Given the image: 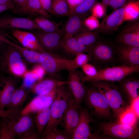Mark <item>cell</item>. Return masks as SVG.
I'll use <instances>...</instances> for the list:
<instances>
[{"label":"cell","instance_id":"cell-1","mask_svg":"<svg viewBox=\"0 0 139 139\" xmlns=\"http://www.w3.org/2000/svg\"><path fill=\"white\" fill-rule=\"evenodd\" d=\"M7 45L0 54V71L13 77H22L28 70L22 57L14 47Z\"/></svg>","mask_w":139,"mask_h":139},{"label":"cell","instance_id":"cell-2","mask_svg":"<svg viewBox=\"0 0 139 139\" xmlns=\"http://www.w3.org/2000/svg\"><path fill=\"white\" fill-rule=\"evenodd\" d=\"M92 84L106 98L115 117L119 118L129 107L118 87L110 82L98 81L92 82Z\"/></svg>","mask_w":139,"mask_h":139},{"label":"cell","instance_id":"cell-3","mask_svg":"<svg viewBox=\"0 0 139 139\" xmlns=\"http://www.w3.org/2000/svg\"><path fill=\"white\" fill-rule=\"evenodd\" d=\"M65 85L60 86L56 90L55 97L50 106V119L42 134L57 127L62 120L69 100L72 97Z\"/></svg>","mask_w":139,"mask_h":139},{"label":"cell","instance_id":"cell-4","mask_svg":"<svg viewBox=\"0 0 139 139\" xmlns=\"http://www.w3.org/2000/svg\"><path fill=\"white\" fill-rule=\"evenodd\" d=\"M139 66H133L126 65L109 67L98 71L96 75L92 77L86 76L82 78L84 82H91L100 81L110 82L121 81L128 76L138 71Z\"/></svg>","mask_w":139,"mask_h":139},{"label":"cell","instance_id":"cell-5","mask_svg":"<svg viewBox=\"0 0 139 139\" xmlns=\"http://www.w3.org/2000/svg\"><path fill=\"white\" fill-rule=\"evenodd\" d=\"M87 91L84 99L91 114L100 118L109 117L111 115V110L105 96L95 88Z\"/></svg>","mask_w":139,"mask_h":139},{"label":"cell","instance_id":"cell-6","mask_svg":"<svg viewBox=\"0 0 139 139\" xmlns=\"http://www.w3.org/2000/svg\"><path fill=\"white\" fill-rule=\"evenodd\" d=\"M99 131L103 135L119 139L139 138V131L136 126H131L123 124L118 120L114 122L103 123Z\"/></svg>","mask_w":139,"mask_h":139},{"label":"cell","instance_id":"cell-7","mask_svg":"<svg viewBox=\"0 0 139 139\" xmlns=\"http://www.w3.org/2000/svg\"><path fill=\"white\" fill-rule=\"evenodd\" d=\"M40 64L46 73L50 75L55 74L62 70L68 71L76 69L73 59L60 57L45 51L40 52Z\"/></svg>","mask_w":139,"mask_h":139},{"label":"cell","instance_id":"cell-8","mask_svg":"<svg viewBox=\"0 0 139 139\" xmlns=\"http://www.w3.org/2000/svg\"><path fill=\"white\" fill-rule=\"evenodd\" d=\"M90 117L88 108H81L77 125L71 139H89L103 138L102 136L98 133H92V129L90 125Z\"/></svg>","mask_w":139,"mask_h":139},{"label":"cell","instance_id":"cell-9","mask_svg":"<svg viewBox=\"0 0 139 139\" xmlns=\"http://www.w3.org/2000/svg\"><path fill=\"white\" fill-rule=\"evenodd\" d=\"M81 108V106L78 105L72 97L69 100L62 120L63 121L64 130L70 139L77 125Z\"/></svg>","mask_w":139,"mask_h":139},{"label":"cell","instance_id":"cell-10","mask_svg":"<svg viewBox=\"0 0 139 139\" xmlns=\"http://www.w3.org/2000/svg\"><path fill=\"white\" fill-rule=\"evenodd\" d=\"M56 90L48 94L37 95L21 109L20 116L36 114L43 109L50 107L55 97Z\"/></svg>","mask_w":139,"mask_h":139},{"label":"cell","instance_id":"cell-11","mask_svg":"<svg viewBox=\"0 0 139 139\" xmlns=\"http://www.w3.org/2000/svg\"><path fill=\"white\" fill-rule=\"evenodd\" d=\"M68 72L67 84L68 85L73 99L81 106L85 97L87 90L82 81L81 77L75 70Z\"/></svg>","mask_w":139,"mask_h":139},{"label":"cell","instance_id":"cell-12","mask_svg":"<svg viewBox=\"0 0 139 139\" xmlns=\"http://www.w3.org/2000/svg\"><path fill=\"white\" fill-rule=\"evenodd\" d=\"M17 81L13 77H1L0 79V110L9 106L16 88Z\"/></svg>","mask_w":139,"mask_h":139},{"label":"cell","instance_id":"cell-13","mask_svg":"<svg viewBox=\"0 0 139 139\" xmlns=\"http://www.w3.org/2000/svg\"><path fill=\"white\" fill-rule=\"evenodd\" d=\"M31 115L20 116L10 119V124L15 137L20 139L25 134L36 128Z\"/></svg>","mask_w":139,"mask_h":139},{"label":"cell","instance_id":"cell-14","mask_svg":"<svg viewBox=\"0 0 139 139\" xmlns=\"http://www.w3.org/2000/svg\"><path fill=\"white\" fill-rule=\"evenodd\" d=\"M7 28L41 30L33 20L28 18L14 17L0 18V30Z\"/></svg>","mask_w":139,"mask_h":139},{"label":"cell","instance_id":"cell-15","mask_svg":"<svg viewBox=\"0 0 139 139\" xmlns=\"http://www.w3.org/2000/svg\"><path fill=\"white\" fill-rule=\"evenodd\" d=\"M40 30L35 31L33 34L45 51L52 53L60 46V32H46Z\"/></svg>","mask_w":139,"mask_h":139},{"label":"cell","instance_id":"cell-16","mask_svg":"<svg viewBox=\"0 0 139 139\" xmlns=\"http://www.w3.org/2000/svg\"><path fill=\"white\" fill-rule=\"evenodd\" d=\"M125 5L119 8L115 9L107 16L100 23L99 31L105 32L116 30L123 22Z\"/></svg>","mask_w":139,"mask_h":139},{"label":"cell","instance_id":"cell-17","mask_svg":"<svg viewBox=\"0 0 139 139\" xmlns=\"http://www.w3.org/2000/svg\"><path fill=\"white\" fill-rule=\"evenodd\" d=\"M11 33L22 46L40 52L45 51L33 33L17 29H14Z\"/></svg>","mask_w":139,"mask_h":139},{"label":"cell","instance_id":"cell-18","mask_svg":"<svg viewBox=\"0 0 139 139\" xmlns=\"http://www.w3.org/2000/svg\"><path fill=\"white\" fill-rule=\"evenodd\" d=\"M67 83V82L60 81L53 78H48L38 81L30 89L31 92L37 95H45Z\"/></svg>","mask_w":139,"mask_h":139},{"label":"cell","instance_id":"cell-19","mask_svg":"<svg viewBox=\"0 0 139 139\" xmlns=\"http://www.w3.org/2000/svg\"><path fill=\"white\" fill-rule=\"evenodd\" d=\"M118 40L123 44L139 47V22L131 24L124 28Z\"/></svg>","mask_w":139,"mask_h":139},{"label":"cell","instance_id":"cell-20","mask_svg":"<svg viewBox=\"0 0 139 139\" xmlns=\"http://www.w3.org/2000/svg\"><path fill=\"white\" fill-rule=\"evenodd\" d=\"M90 54L92 58L102 62H107L113 57L114 52L109 45L102 42L95 43L90 46Z\"/></svg>","mask_w":139,"mask_h":139},{"label":"cell","instance_id":"cell-21","mask_svg":"<svg viewBox=\"0 0 139 139\" xmlns=\"http://www.w3.org/2000/svg\"><path fill=\"white\" fill-rule=\"evenodd\" d=\"M118 50L120 59L126 65L139 66V47L123 44Z\"/></svg>","mask_w":139,"mask_h":139},{"label":"cell","instance_id":"cell-22","mask_svg":"<svg viewBox=\"0 0 139 139\" xmlns=\"http://www.w3.org/2000/svg\"><path fill=\"white\" fill-rule=\"evenodd\" d=\"M60 46L67 52L75 55L81 53L90 52V47L81 44L73 36L64 37L61 39Z\"/></svg>","mask_w":139,"mask_h":139},{"label":"cell","instance_id":"cell-23","mask_svg":"<svg viewBox=\"0 0 139 139\" xmlns=\"http://www.w3.org/2000/svg\"><path fill=\"white\" fill-rule=\"evenodd\" d=\"M4 41L6 44L14 47L20 54L22 57L28 62L37 64L40 63V52L21 46L11 41L6 37L4 38Z\"/></svg>","mask_w":139,"mask_h":139},{"label":"cell","instance_id":"cell-24","mask_svg":"<svg viewBox=\"0 0 139 139\" xmlns=\"http://www.w3.org/2000/svg\"><path fill=\"white\" fill-rule=\"evenodd\" d=\"M70 17L65 28L64 37H72L78 34L82 29L83 22L80 16L70 15Z\"/></svg>","mask_w":139,"mask_h":139},{"label":"cell","instance_id":"cell-25","mask_svg":"<svg viewBox=\"0 0 139 139\" xmlns=\"http://www.w3.org/2000/svg\"><path fill=\"white\" fill-rule=\"evenodd\" d=\"M50 116V107L46 108L36 114L33 118L39 137L42 135L49 122Z\"/></svg>","mask_w":139,"mask_h":139},{"label":"cell","instance_id":"cell-26","mask_svg":"<svg viewBox=\"0 0 139 139\" xmlns=\"http://www.w3.org/2000/svg\"><path fill=\"white\" fill-rule=\"evenodd\" d=\"M28 92L22 85L16 89L13 93L7 107L8 109H12L19 108L25 101L28 97Z\"/></svg>","mask_w":139,"mask_h":139},{"label":"cell","instance_id":"cell-27","mask_svg":"<svg viewBox=\"0 0 139 139\" xmlns=\"http://www.w3.org/2000/svg\"><path fill=\"white\" fill-rule=\"evenodd\" d=\"M122 87L131 101L139 97V82L138 80L134 79L125 80L122 83Z\"/></svg>","mask_w":139,"mask_h":139},{"label":"cell","instance_id":"cell-28","mask_svg":"<svg viewBox=\"0 0 139 139\" xmlns=\"http://www.w3.org/2000/svg\"><path fill=\"white\" fill-rule=\"evenodd\" d=\"M23 12L31 14H38L46 18L50 16L42 7L39 0H27L25 5L21 8Z\"/></svg>","mask_w":139,"mask_h":139},{"label":"cell","instance_id":"cell-29","mask_svg":"<svg viewBox=\"0 0 139 139\" xmlns=\"http://www.w3.org/2000/svg\"><path fill=\"white\" fill-rule=\"evenodd\" d=\"M41 31L46 32H60L58 24L43 17H38L34 20Z\"/></svg>","mask_w":139,"mask_h":139},{"label":"cell","instance_id":"cell-30","mask_svg":"<svg viewBox=\"0 0 139 139\" xmlns=\"http://www.w3.org/2000/svg\"><path fill=\"white\" fill-rule=\"evenodd\" d=\"M99 32V30H97L80 33L75 35L74 37L81 44L90 47L96 42Z\"/></svg>","mask_w":139,"mask_h":139},{"label":"cell","instance_id":"cell-31","mask_svg":"<svg viewBox=\"0 0 139 139\" xmlns=\"http://www.w3.org/2000/svg\"><path fill=\"white\" fill-rule=\"evenodd\" d=\"M139 15V2L138 1L129 2L125 5L123 22L135 20Z\"/></svg>","mask_w":139,"mask_h":139},{"label":"cell","instance_id":"cell-32","mask_svg":"<svg viewBox=\"0 0 139 139\" xmlns=\"http://www.w3.org/2000/svg\"><path fill=\"white\" fill-rule=\"evenodd\" d=\"M49 12L59 16L69 15L70 10L66 0H53Z\"/></svg>","mask_w":139,"mask_h":139},{"label":"cell","instance_id":"cell-33","mask_svg":"<svg viewBox=\"0 0 139 139\" xmlns=\"http://www.w3.org/2000/svg\"><path fill=\"white\" fill-rule=\"evenodd\" d=\"M97 0H83L79 5L70 12L69 15L75 14L80 16L86 14L91 10L97 3Z\"/></svg>","mask_w":139,"mask_h":139},{"label":"cell","instance_id":"cell-34","mask_svg":"<svg viewBox=\"0 0 139 139\" xmlns=\"http://www.w3.org/2000/svg\"><path fill=\"white\" fill-rule=\"evenodd\" d=\"M138 118L129 107L118 118V120L124 124L135 126Z\"/></svg>","mask_w":139,"mask_h":139},{"label":"cell","instance_id":"cell-35","mask_svg":"<svg viewBox=\"0 0 139 139\" xmlns=\"http://www.w3.org/2000/svg\"><path fill=\"white\" fill-rule=\"evenodd\" d=\"M0 128V139H13L15 135L11 126L10 120L11 119L4 118Z\"/></svg>","mask_w":139,"mask_h":139},{"label":"cell","instance_id":"cell-36","mask_svg":"<svg viewBox=\"0 0 139 139\" xmlns=\"http://www.w3.org/2000/svg\"><path fill=\"white\" fill-rule=\"evenodd\" d=\"M41 137L43 139H70L64 130L60 129L57 128V127L42 134Z\"/></svg>","mask_w":139,"mask_h":139},{"label":"cell","instance_id":"cell-37","mask_svg":"<svg viewBox=\"0 0 139 139\" xmlns=\"http://www.w3.org/2000/svg\"><path fill=\"white\" fill-rule=\"evenodd\" d=\"M22 77L23 82L22 86L26 89L30 88L36 82L39 81L38 76L31 70H28Z\"/></svg>","mask_w":139,"mask_h":139},{"label":"cell","instance_id":"cell-38","mask_svg":"<svg viewBox=\"0 0 139 139\" xmlns=\"http://www.w3.org/2000/svg\"><path fill=\"white\" fill-rule=\"evenodd\" d=\"M91 55L88 53H81L76 55L75 57L73 59L75 65L76 69L81 67L92 59Z\"/></svg>","mask_w":139,"mask_h":139},{"label":"cell","instance_id":"cell-39","mask_svg":"<svg viewBox=\"0 0 139 139\" xmlns=\"http://www.w3.org/2000/svg\"><path fill=\"white\" fill-rule=\"evenodd\" d=\"M91 11L92 15L98 18L103 17L107 12L104 6L100 2H97L92 8Z\"/></svg>","mask_w":139,"mask_h":139},{"label":"cell","instance_id":"cell-40","mask_svg":"<svg viewBox=\"0 0 139 139\" xmlns=\"http://www.w3.org/2000/svg\"><path fill=\"white\" fill-rule=\"evenodd\" d=\"M84 23L90 30H93L99 28L100 23L98 18L92 15L86 19Z\"/></svg>","mask_w":139,"mask_h":139},{"label":"cell","instance_id":"cell-41","mask_svg":"<svg viewBox=\"0 0 139 139\" xmlns=\"http://www.w3.org/2000/svg\"><path fill=\"white\" fill-rule=\"evenodd\" d=\"M84 73L85 74L86 76L92 77L95 76L98 71L93 65L87 63L81 67Z\"/></svg>","mask_w":139,"mask_h":139},{"label":"cell","instance_id":"cell-42","mask_svg":"<svg viewBox=\"0 0 139 139\" xmlns=\"http://www.w3.org/2000/svg\"><path fill=\"white\" fill-rule=\"evenodd\" d=\"M38 77L39 80L42 79L46 73V71L40 64H37L31 70Z\"/></svg>","mask_w":139,"mask_h":139},{"label":"cell","instance_id":"cell-43","mask_svg":"<svg viewBox=\"0 0 139 139\" xmlns=\"http://www.w3.org/2000/svg\"><path fill=\"white\" fill-rule=\"evenodd\" d=\"M131 102L129 107L139 118V97L133 100Z\"/></svg>","mask_w":139,"mask_h":139},{"label":"cell","instance_id":"cell-44","mask_svg":"<svg viewBox=\"0 0 139 139\" xmlns=\"http://www.w3.org/2000/svg\"><path fill=\"white\" fill-rule=\"evenodd\" d=\"M127 1V0H110L109 6L116 9L123 6Z\"/></svg>","mask_w":139,"mask_h":139},{"label":"cell","instance_id":"cell-45","mask_svg":"<svg viewBox=\"0 0 139 139\" xmlns=\"http://www.w3.org/2000/svg\"><path fill=\"white\" fill-rule=\"evenodd\" d=\"M39 138L36 128H35L25 134L20 139H37Z\"/></svg>","mask_w":139,"mask_h":139},{"label":"cell","instance_id":"cell-46","mask_svg":"<svg viewBox=\"0 0 139 139\" xmlns=\"http://www.w3.org/2000/svg\"><path fill=\"white\" fill-rule=\"evenodd\" d=\"M42 8L47 13L49 12L52 3V0H39Z\"/></svg>","mask_w":139,"mask_h":139},{"label":"cell","instance_id":"cell-47","mask_svg":"<svg viewBox=\"0 0 139 139\" xmlns=\"http://www.w3.org/2000/svg\"><path fill=\"white\" fill-rule=\"evenodd\" d=\"M83 0H66L70 12L79 5Z\"/></svg>","mask_w":139,"mask_h":139},{"label":"cell","instance_id":"cell-48","mask_svg":"<svg viewBox=\"0 0 139 139\" xmlns=\"http://www.w3.org/2000/svg\"><path fill=\"white\" fill-rule=\"evenodd\" d=\"M14 8V3L8 4L0 5V13L10 9Z\"/></svg>","mask_w":139,"mask_h":139},{"label":"cell","instance_id":"cell-49","mask_svg":"<svg viewBox=\"0 0 139 139\" xmlns=\"http://www.w3.org/2000/svg\"><path fill=\"white\" fill-rule=\"evenodd\" d=\"M14 2L20 6L21 8L24 6L27 0H12Z\"/></svg>","mask_w":139,"mask_h":139},{"label":"cell","instance_id":"cell-50","mask_svg":"<svg viewBox=\"0 0 139 139\" xmlns=\"http://www.w3.org/2000/svg\"><path fill=\"white\" fill-rule=\"evenodd\" d=\"M1 32H0V50H1L3 45L6 43L4 41V38L5 36Z\"/></svg>","mask_w":139,"mask_h":139},{"label":"cell","instance_id":"cell-51","mask_svg":"<svg viewBox=\"0 0 139 139\" xmlns=\"http://www.w3.org/2000/svg\"><path fill=\"white\" fill-rule=\"evenodd\" d=\"M14 3L12 0H0V5L8 4Z\"/></svg>","mask_w":139,"mask_h":139},{"label":"cell","instance_id":"cell-52","mask_svg":"<svg viewBox=\"0 0 139 139\" xmlns=\"http://www.w3.org/2000/svg\"><path fill=\"white\" fill-rule=\"evenodd\" d=\"M110 1V0H102L101 3L104 6L107 11Z\"/></svg>","mask_w":139,"mask_h":139},{"label":"cell","instance_id":"cell-53","mask_svg":"<svg viewBox=\"0 0 139 139\" xmlns=\"http://www.w3.org/2000/svg\"><path fill=\"white\" fill-rule=\"evenodd\" d=\"M2 113L1 111H0V117L1 116Z\"/></svg>","mask_w":139,"mask_h":139},{"label":"cell","instance_id":"cell-54","mask_svg":"<svg viewBox=\"0 0 139 139\" xmlns=\"http://www.w3.org/2000/svg\"><path fill=\"white\" fill-rule=\"evenodd\" d=\"M131 0H127V1H130Z\"/></svg>","mask_w":139,"mask_h":139},{"label":"cell","instance_id":"cell-55","mask_svg":"<svg viewBox=\"0 0 139 139\" xmlns=\"http://www.w3.org/2000/svg\"><path fill=\"white\" fill-rule=\"evenodd\" d=\"M1 77L0 76V79Z\"/></svg>","mask_w":139,"mask_h":139}]
</instances>
